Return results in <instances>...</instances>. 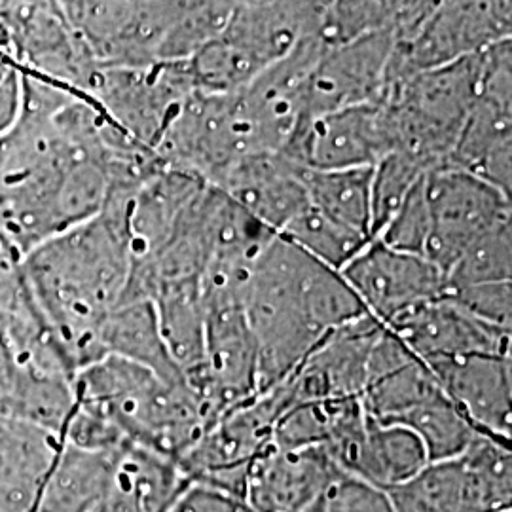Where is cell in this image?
<instances>
[{
  "label": "cell",
  "mask_w": 512,
  "mask_h": 512,
  "mask_svg": "<svg viewBox=\"0 0 512 512\" xmlns=\"http://www.w3.org/2000/svg\"><path fill=\"white\" fill-rule=\"evenodd\" d=\"M340 475L325 446H270L249 469L243 503L253 512H304Z\"/></svg>",
  "instance_id": "15"
},
{
  "label": "cell",
  "mask_w": 512,
  "mask_h": 512,
  "mask_svg": "<svg viewBox=\"0 0 512 512\" xmlns=\"http://www.w3.org/2000/svg\"><path fill=\"white\" fill-rule=\"evenodd\" d=\"M21 110V65L0 82V135L18 120Z\"/></svg>",
  "instance_id": "32"
},
{
  "label": "cell",
  "mask_w": 512,
  "mask_h": 512,
  "mask_svg": "<svg viewBox=\"0 0 512 512\" xmlns=\"http://www.w3.org/2000/svg\"><path fill=\"white\" fill-rule=\"evenodd\" d=\"M391 2H393V19H395L403 16V14L412 12V10H416V8H420L429 0H391Z\"/></svg>",
  "instance_id": "33"
},
{
  "label": "cell",
  "mask_w": 512,
  "mask_h": 512,
  "mask_svg": "<svg viewBox=\"0 0 512 512\" xmlns=\"http://www.w3.org/2000/svg\"><path fill=\"white\" fill-rule=\"evenodd\" d=\"M167 351L194 387L205 363V308L202 281H183L160 287L152 300Z\"/></svg>",
  "instance_id": "22"
},
{
  "label": "cell",
  "mask_w": 512,
  "mask_h": 512,
  "mask_svg": "<svg viewBox=\"0 0 512 512\" xmlns=\"http://www.w3.org/2000/svg\"><path fill=\"white\" fill-rule=\"evenodd\" d=\"M501 512H511V511H501Z\"/></svg>",
  "instance_id": "36"
},
{
  "label": "cell",
  "mask_w": 512,
  "mask_h": 512,
  "mask_svg": "<svg viewBox=\"0 0 512 512\" xmlns=\"http://www.w3.org/2000/svg\"><path fill=\"white\" fill-rule=\"evenodd\" d=\"M387 494L395 512L511 511V446L480 435L459 458L431 461Z\"/></svg>",
  "instance_id": "6"
},
{
  "label": "cell",
  "mask_w": 512,
  "mask_h": 512,
  "mask_svg": "<svg viewBox=\"0 0 512 512\" xmlns=\"http://www.w3.org/2000/svg\"><path fill=\"white\" fill-rule=\"evenodd\" d=\"M427 463L425 448L410 429L374 420L368 414L361 435L338 458L342 473L384 492L418 475Z\"/></svg>",
  "instance_id": "19"
},
{
  "label": "cell",
  "mask_w": 512,
  "mask_h": 512,
  "mask_svg": "<svg viewBox=\"0 0 512 512\" xmlns=\"http://www.w3.org/2000/svg\"><path fill=\"white\" fill-rule=\"evenodd\" d=\"M444 296L476 319L512 332V281L461 287Z\"/></svg>",
  "instance_id": "31"
},
{
  "label": "cell",
  "mask_w": 512,
  "mask_h": 512,
  "mask_svg": "<svg viewBox=\"0 0 512 512\" xmlns=\"http://www.w3.org/2000/svg\"><path fill=\"white\" fill-rule=\"evenodd\" d=\"M97 342L103 357L114 355L147 366L167 382H186L167 351L156 308L150 300L122 302L99 327Z\"/></svg>",
  "instance_id": "21"
},
{
  "label": "cell",
  "mask_w": 512,
  "mask_h": 512,
  "mask_svg": "<svg viewBox=\"0 0 512 512\" xmlns=\"http://www.w3.org/2000/svg\"><path fill=\"white\" fill-rule=\"evenodd\" d=\"M482 55L387 84L382 103L393 133V152L410 156L427 173L446 167L475 103Z\"/></svg>",
  "instance_id": "4"
},
{
  "label": "cell",
  "mask_w": 512,
  "mask_h": 512,
  "mask_svg": "<svg viewBox=\"0 0 512 512\" xmlns=\"http://www.w3.org/2000/svg\"><path fill=\"white\" fill-rule=\"evenodd\" d=\"M304 171L283 152H262L236 162L213 186L279 234L310 203Z\"/></svg>",
  "instance_id": "17"
},
{
  "label": "cell",
  "mask_w": 512,
  "mask_h": 512,
  "mask_svg": "<svg viewBox=\"0 0 512 512\" xmlns=\"http://www.w3.org/2000/svg\"><path fill=\"white\" fill-rule=\"evenodd\" d=\"M425 365L467 355H511L512 332L461 310L444 294L404 313L389 327Z\"/></svg>",
  "instance_id": "14"
},
{
  "label": "cell",
  "mask_w": 512,
  "mask_h": 512,
  "mask_svg": "<svg viewBox=\"0 0 512 512\" xmlns=\"http://www.w3.org/2000/svg\"><path fill=\"white\" fill-rule=\"evenodd\" d=\"M243 308L258 355V393L283 384L330 332L368 315L340 270L279 234L256 255Z\"/></svg>",
  "instance_id": "2"
},
{
  "label": "cell",
  "mask_w": 512,
  "mask_h": 512,
  "mask_svg": "<svg viewBox=\"0 0 512 512\" xmlns=\"http://www.w3.org/2000/svg\"><path fill=\"white\" fill-rule=\"evenodd\" d=\"M444 279V293L482 283L512 281V219L476 239L444 274Z\"/></svg>",
  "instance_id": "26"
},
{
  "label": "cell",
  "mask_w": 512,
  "mask_h": 512,
  "mask_svg": "<svg viewBox=\"0 0 512 512\" xmlns=\"http://www.w3.org/2000/svg\"><path fill=\"white\" fill-rule=\"evenodd\" d=\"M427 171L403 152H391L372 169V238L380 236L385 224L397 213L410 190Z\"/></svg>",
  "instance_id": "27"
},
{
  "label": "cell",
  "mask_w": 512,
  "mask_h": 512,
  "mask_svg": "<svg viewBox=\"0 0 512 512\" xmlns=\"http://www.w3.org/2000/svg\"><path fill=\"white\" fill-rule=\"evenodd\" d=\"M16 67H19L18 59H16L14 55L0 50V82H2L8 74L12 73Z\"/></svg>",
  "instance_id": "34"
},
{
  "label": "cell",
  "mask_w": 512,
  "mask_h": 512,
  "mask_svg": "<svg viewBox=\"0 0 512 512\" xmlns=\"http://www.w3.org/2000/svg\"><path fill=\"white\" fill-rule=\"evenodd\" d=\"M376 239L397 251L423 256L429 239V207L425 198V177L410 190L397 213L385 224L384 230Z\"/></svg>",
  "instance_id": "28"
},
{
  "label": "cell",
  "mask_w": 512,
  "mask_h": 512,
  "mask_svg": "<svg viewBox=\"0 0 512 512\" xmlns=\"http://www.w3.org/2000/svg\"><path fill=\"white\" fill-rule=\"evenodd\" d=\"M340 274L368 315L385 327L421 304L437 300L446 289L439 266L425 256L397 251L380 239H372Z\"/></svg>",
  "instance_id": "12"
},
{
  "label": "cell",
  "mask_w": 512,
  "mask_h": 512,
  "mask_svg": "<svg viewBox=\"0 0 512 512\" xmlns=\"http://www.w3.org/2000/svg\"><path fill=\"white\" fill-rule=\"evenodd\" d=\"M74 397L101 410L128 444L179 459L202 437L207 418L186 382H167L147 366L107 355L76 372Z\"/></svg>",
  "instance_id": "3"
},
{
  "label": "cell",
  "mask_w": 512,
  "mask_h": 512,
  "mask_svg": "<svg viewBox=\"0 0 512 512\" xmlns=\"http://www.w3.org/2000/svg\"><path fill=\"white\" fill-rule=\"evenodd\" d=\"M304 512H395L389 494L355 476L340 475Z\"/></svg>",
  "instance_id": "30"
},
{
  "label": "cell",
  "mask_w": 512,
  "mask_h": 512,
  "mask_svg": "<svg viewBox=\"0 0 512 512\" xmlns=\"http://www.w3.org/2000/svg\"><path fill=\"white\" fill-rule=\"evenodd\" d=\"M393 29L397 44L389 82L511 40L512 0H429L412 16L395 21Z\"/></svg>",
  "instance_id": "5"
},
{
  "label": "cell",
  "mask_w": 512,
  "mask_h": 512,
  "mask_svg": "<svg viewBox=\"0 0 512 512\" xmlns=\"http://www.w3.org/2000/svg\"><path fill=\"white\" fill-rule=\"evenodd\" d=\"M54 2L59 6V10L63 12V16H65V12L74 4V0H54Z\"/></svg>",
  "instance_id": "35"
},
{
  "label": "cell",
  "mask_w": 512,
  "mask_h": 512,
  "mask_svg": "<svg viewBox=\"0 0 512 512\" xmlns=\"http://www.w3.org/2000/svg\"><path fill=\"white\" fill-rule=\"evenodd\" d=\"M429 239L423 256L446 274L476 239L512 219L511 196L473 173L440 167L425 175Z\"/></svg>",
  "instance_id": "9"
},
{
  "label": "cell",
  "mask_w": 512,
  "mask_h": 512,
  "mask_svg": "<svg viewBox=\"0 0 512 512\" xmlns=\"http://www.w3.org/2000/svg\"><path fill=\"white\" fill-rule=\"evenodd\" d=\"M393 152L384 103H363L302 120L283 150L306 169L374 167Z\"/></svg>",
  "instance_id": "11"
},
{
  "label": "cell",
  "mask_w": 512,
  "mask_h": 512,
  "mask_svg": "<svg viewBox=\"0 0 512 512\" xmlns=\"http://www.w3.org/2000/svg\"><path fill=\"white\" fill-rule=\"evenodd\" d=\"M395 44L393 25L349 40L325 38L306 80L302 120L382 101Z\"/></svg>",
  "instance_id": "10"
},
{
  "label": "cell",
  "mask_w": 512,
  "mask_h": 512,
  "mask_svg": "<svg viewBox=\"0 0 512 512\" xmlns=\"http://www.w3.org/2000/svg\"><path fill=\"white\" fill-rule=\"evenodd\" d=\"M511 50L507 40L484 52L473 109L446 164L494 184L507 196L512 192Z\"/></svg>",
  "instance_id": "8"
},
{
  "label": "cell",
  "mask_w": 512,
  "mask_h": 512,
  "mask_svg": "<svg viewBox=\"0 0 512 512\" xmlns=\"http://www.w3.org/2000/svg\"><path fill=\"white\" fill-rule=\"evenodd\" d=\"M63 439L0 414V512H35Z\"/></svg>",
  "instance_id": "18"
},
{
  "label": "cell",
  "mask_w": 512,
  "mask_h": 512,
  "mask_svg": "<svg viewBox=\"0 0 512 512\" xmlns=\"http://www.w3.org/2000/svg\"><path fill=\"white\" fill-rule=\"evenodd\" d=\"M122 450L97 452L63 442L35 512H93L109 495Z\"/></svg>",
  "instance_id": "20"
},
{
  "label": "cell",
  "mask_w": 512,
  "mask_h": 512,
  "mask_svg": "<svg viewBox=\"0 0 512 512\" xmlns=\"http://www.w3.org/2000/svg\"><path fill=\"white\" fill-rule=\"evenodd\" d=\"M133 194H110L97 217L42 241L21 260L33 298L74 372L103 359L97 332L128 287Z\"/></svg>",
  "instance_id": "1"
},
{
  "label": "cell",
  "mask_w": 512,
  "mask_h": 512,
  "mask_svg": "<svg viewBox=\"0 0 512 512\" xmlns=\"http://www.w3.org/2000/svg\"><path fill=\"white\" fill-rule=\"evenodd\" d=\"M384 327L365 315L330 332L283 382L291 403L361 399L370 351Z\"/></svg>",
  "instance_id": "13"
},
{
  "label": "cell",
  "mask_w": 512,
  "mask_h": 512,
  "mask_svg": "<svg viewBox=\"0 0 512 512\" xmlns=\"http://www.w3.org/2000/svg\"><path fill=\"white\" fill-rule=\"evenodd\" d=\"M444 395L480 435L512 439L511 355H467L427 365Z\"/></svg>",
  "instance_id": "16"
},
{
  "label": "cell",
  "mask_w": 512,
  "mask_h": 512,
  "mask_svg": "<svg viewBox=\"0 0 512 512\" xmlns=\"http://www.w3.org/2000/svg\"><path fill=\"white\" fill-rule=\"evenodd\" d=\"M289 406L283 384L232 406L205 427L202 437L179 459V467L192 484L243 501L249 469L274 446L275 423Z\"/></svg>",
  "instance_id": "7"
},
{
  "label": "cell",
  "mask_w": 512,
  "mask_h": 512,
  "mask_svg": "<svg viewBox=\"0 0 512 512\" xmlns=\"http://www.w3.org/2000/svg\"><path fill=\"white\" fill-rule=\"evenodd\" d=\"M372 169H306L311 207L327 219L372 238Z\"/></svg>",
  "instance_id": "23"
},
{
  "label": "cell",
  "mask_w": 512,
  "mask_h": 512,
  "mask_svg": "<svg viewBox=\"0 0 512 512\" xmlns=\"http://www.w3.org/2000/svg\"><path fill=\"white\" fill-rule=\"evenodd\" d=\"M421 440L429 463L456 459L480 435L444 391L412 410L401 423Z\"/></svg>",
  "instance_id": "24"
},
{
  "label": "cell",
  "mask_w": 512,
  "mask_h": 512,
  "mask_svg": "<svg viewBox=\"0 0 512 512\" xmlns=\"http://www.w3.org/2000/svg\"><path fill=\"white\" fill-rule=\"evenodd\" d=\"M279 236L293 241L300 249L334 270H342L349 260L361 253L372 239L332 222L308 203L281 232Z\"/></svg>",
  "instance_id": "25"
},
{
  "label": "cell",
  "mask_w": 512,
  "mask_h": 512,
  "mask_svg": "<svg viewBox=\"0 0 512 512\" xmlns=\"http://www.w3.org/2000/svg\"><path fill=\"white\" fill-rule=\"evenodd\" d=\"M393 25L391 0H332L325 35L349 40Z\"/></svg>",
  "instance_id": "29"
}]
</instances>
